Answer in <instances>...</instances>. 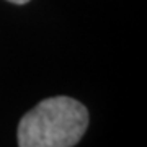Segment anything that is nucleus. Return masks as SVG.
Instances as JSON below:
<instances>
[{
	"mask_svg": "<svg viewBox=\"0 0 147 147\" xmlns=\"http://www.w3.org/2000/svg\"><path fill=\"white\" fill-rule=\"evenodd\" d=\"M8 2L16 3V5H25V3H28V2H30V0H8Z\"/></svg>",
	"mask_w": 147,
	"mask_h": 147,
	"instance_id": "f03ea898",
	"label": "nucleus"
},
{
	"mask_svg": "<svg viewBox=\"0 0 147 147\" xmlns=\"http://www.w3.org/2000/svg\"><path fill=\"white\" fill-rule=\"evenodd\" d=\"M88 110L70 96H51L23 115L18 147H74L88 127Z\"/></svg>",
	"mask_w": 147,
	"mask_h": 147,
	"instance_id": "f257e3e1",
	"label": "nucleus"
}]
</instances>
